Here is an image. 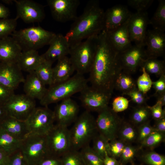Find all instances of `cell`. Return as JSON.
Wrapping results in <instances>:
<instances>
[{
    "instance_id": "35",
    "label": "cell",
    "mask_w": 165,
    "mask_h": 165,
    "mask_svg": "<svg viewBox=\"0 0 165 165\" xmlns=\"http://www.w3.org/2000/svg\"><path fill=\"white\" fill-rule=\"evenodd\" d=\"M85 165H104L103 159L89 145L80 151Z\"/></svg>"
},
{
    "instance_id": "26",
    "label": "cell",
    "mask_w": 165,
    "mask_h": 165,
    "mask_svg": "<svg viewBox=\"0 0 165 165\" xmlns=\"http://www.w3.org/2000/svg\"><path fill=\"white\" fill-rule=\"evenodd\" d=\"M57 61V64L53 68L52 85L68 79L72 76L75 71L74 67L68 56L62 57Z\"/></svg>"
},
{
    "instance_id": "13",
    "label": "cell",
    "mask_w": 165,
    "mask_h": 165,
    "mask_svg": "<svg viewBox=\"0 0 165 165\" xmlns=\"http://www.w3.org/2000/svg\"><path fill=\"white\" fill-rule=\"evenodd\" d=\"M80 93L79 99L86 110L98 112L108 107L112 95L97 90L88 85Z\"/></svg>"
},
{
    "instance_id": "7",
    "label": "cell",
    "mask_w": 165,
    "mask_h": 165,
    "mask_svg": "<svg viewBox=\"0 0 165 165\" xmlns=\"http://www.w3.org/2000/svg\"><path fill=\"white\" fill-rule=\"evenodd\" d=\"M46 135L29 134L22 141L20 149L28 165H37L48 155Z\"/></svg>"
},
{
    "instance_id": "57",
    "label": "cell",
    "mask_w": 165,
    "mask_h": 165,
    "mask_svg": "<svg viewBox=\"0 0 165 165\" xmlns=\"http://www.w3.org/2000/svg\"><path fill=\"white\" fill-rule=\"evenodd\" d=\"M157 97V101L160 103L162 106L165 105V92L158 95L156 96Z\"/></svg>"
},
{
    "instance_id": "4",
    "label": "cell",
    "mask_w": 165,
    "mask_h": 165,
    "mask_svg": "<svg viewBox=\"0 0 165 165\" xmlns=\"http://www.w3.org/2000/svg\"><path fill=\"white\" fill-rule=\"evenodd\" d=\"M97 132L96 119L90 112L86 110L78 117L69 130L70 149L80 151L89 145Z\"/></svg>"
},
{
    "instance_id": "45",
    "label": "cell",
    "mask_w": 165,
    "mask_h": 165,
    "mask_svg": "<svg viewBox=\"0 0 165 165\" xmlns=\"http://www.w3.org/2000/svg\"><path fill=\"white\" fill-rule=\"evenodd\" d=\"M137 141L141 144L154 130L153 127L150 125L149 121L138 126L137 129Z\"/></svg>"
},
{
    "instance_id": "49",
    "label": "cell",
    "mask_w": 165,
    "mask_h": 165,
    "mask_svg": "<svg viewBox=\"0 0 165 165\" xmlns=\"http://www.w3.org/2000/svg\"><path fill=\"white\" fill-rule=\"evenodd\" d=\"M162 107L161 104L157 101L154 105L148 106L151 116L156 120L165 116V109H163Z\"/></svg>"
},
{
    "instance_id": "2",
    "label": "cell",
    "mask_w": 165,
    "mask_h": 165,
    "mask_svg": "<svg viewBox=\"0 0 165 165\" xmlns=\"http://www.w3.org/2000/svg\"><path fill=\"white\" fill-rule=\"evenodd\" d=\"M105 12L97 1L88 2L82 13L77 16L64 35L70 47L104 30Z\"/></svg>"
},
{
    "instance_id": "15",
    "label": "cell",
    "mask_w": 165,
    "mask_h": 165,
    "mask_svg": "<svg viewBox=\"0 0 165 165\" xmlns=\"http://www.w3.org/2000/svg\"><path fill=\"white\" fill-rule=\"evenodd\" d=\"M17 19H21L26 23L39 22L45 16L43 7L31 0H15Z\"/></svg>"
},
{
    "instance_id": "50",
    "label": "cell",
    "mask_w": 165,
    "mask_h": 165,
    "mask_svg": "<svg viewBox=\"0 0 165 165\" xmlns=\"http://www.w3.org/2000/svg\"><path fill=\"white\" fill-rule=\"evenodd\" d=\"M152 86L155 90L154 96L156 97L165 92V74L161 75L158 80L152 82Z\"/></svg>"
},
{
    "instance_id": "20",
    "label": "cell",
    "mask_w": 165,
    "mask_h": 165,
    "mask_svg": "<svg viewBox=\"0 0 165 165\" xmlns=\"http://www.w3.org/2000/svg\"><path fill=\"white\" fill-rule=\"evenodd\" d=\"M145 46L148 58H157L163 55L165 49L164 32L154 29L147 30Z\"/></svg>"
},
{
    "instance_id": "36",
    "label": "cell",
    "mask_w": 165,
    "mask_h": 165,
    "mask_svg": "<svg viewBox=\"0 0 165 165\" xmlns=\"http://www.w3.org/2000/svg\"><path fill=\"white\" fill-rule=\"evenodd\" d=\"M61 159L62 165H85L79 151L70 149Z\"/></svg>"
},
{
    "instance_id": "54",
    "label": "cell",
    "mask_w": 165,
    "mask_h": 165,
    "mask_svg": "<svg viewBox=\"0 0 165 165\" xmlns=\"http://www.w3.org/2000/svg\"><path fill=\"white\" fill-rule=\"evenodd\" d=\"M104 165H120L116 158L106 154L103 159Z\"/></svg>"
},
{
    "instance_id": "16",
    "label": "cell",
    "mask_w": 165,
    "mask_h": 165,
    "mask_svg": "<svg viewBox=\"0 0 165 165\" xmlns=\"http://www.w3.org/2000/svg\"><path fill=\"white\" fill-rule=\"evenodd\" d=\"M149 24L146 11L132 14L129 21L128 29L130 40L135 44L145 46L148 25Z\"/></svg>"
},
{
    "instance_id": "21",
    "label": "cell",
    "mask_w": 165,
    "mask_h": 165,
    "mask_svg": "<svg viewBox=\"0 0 165 165\" xmlns=\"http://www.w3.org/2000/svg\"><path fill=\"white\" fill-rule=\"evenodd\" d=\"M47 50L42 55L45 60L53 64L69 55L70 47L64 35L56 34L49 44Z\"/></svg>"
},
{
    "instance_id": "59",
    "label": "cell",
    "mask_w": 165,
    "mask_h": 165,
    "mask_svg": "<svg viewBox=\"0 0 165 165\" xmlns=\"http://www.w3.org/2000/svg\"><path fill=\"white\" fill-rule=\"evenodd\" d=\"M3 1L2 2H4L6 3H7L8 4L11 3V2H12L11 1H11V0H3Z\"/></svg>"
},
{
    "instance_id": "29",
    "label": "cell",
    "mask_w": 165,
    "mask_h": 165,
    "mask_svg": "<svg viewBox=\"0 0 165 165\" xmlns=\"http://www.w3.org/2000/svg\"><path fill=\"white\" fill-rule=\"evenodd\" d=\"M130 74L121 70L116 79L114 89L122 92L123 95L137 87L136 82Z\"/></svg>"
},
{
    "instance_id": "27",
    "label": "cell",
    "mask_w": 165,
    "mask_h": 165,
    "mask_svg": "<svg viewBox=\"0 0 165 165\" xmlns=\"http://www.w3.org/2000/svg\"><path fill=\"white\" fill-rule=\"evenodd\" d=\"M43 59L37 50L22 51L16 64L21 71L29 73L35 71Z\"/></svg>"
},
{
    "instance_id": "37",
    "label": "cell",
    "mask_w": 165,
    "mask_h": 165,
    "mask_svg": "<svg viewBox=\"0 0 165 165\" xmlns=\"http://www.w3.org/2000/svg\"><path fill=\"white\" fill-rule=\"evenodd\" d=\"M93 150L103 159L106 154H108L109 142L99 134H97L93 138Z\"/></svg>"
},
{
    "instance_id": "23",
    "label": "cell",
    "mask_w": 165,
    "mask_h": 165,
    "mask_svg": "<svg viewBox=\"0 0 165 165\" xmlns=\"http://www.w3.org/2000/svg\"><path fill=\"white\" fill-rule=\"evenodd\" d=\"M22 52L19 45L12 37L0 39V62L16 63Z\"/></svg>"
},
{
    "instance_id": "44",
    "label": "cell",
    "mask_w": 165,
    "mask_h": 165,
    "mask_svg": "<svg viewBox=\"0 0 165 165\" xmlns=\"http://www.w3.org/2000/svg\"><path fill=\"white\" fill-rule=\"evenodd\" d=\"M123 95L130 97L132 101L138 106L146 105V102L148 98L147 94L140 91L137 87Z\"/></svg>"
},
{
    "instance_id": "55",
    "label": "cell",
    "mask_w": 165,
    "mask_h": 165,
    "mask_svg": "<svg viewBox=\"0 0 165 165\" xmlns=\"http://www.w3.org/2000/svg\"><path fill=\"white\" fill-rule=\"evenodd\" d=\"M10 12L8 8L0 3V19L8 18Z\"/></svg>"
},
{
    "instance_id": "41",
    "label": "cell",
    "mask_w": 165,
    "mask_h": 165,
    "mask_svg": "<svg viewBox=\"0 0 165 165\" xmlns=\"http://www.w3.org/2000/svg\"><path fill=\"white\" fill-rule=\"evenodd\" d=\"M143 161L148 165H165V157L154 152L146 153L142 157Z\"/></svg>"
},
{
    "instance_id": "5",
    "label": "cell",
    "mask_w": 165,
    "mask_h": 165,
    "mask_svg": "<svg viewBox=\"0 0 165 165\" xmlns=\"http://www.w3.org/2000/svg\"><path fill=\"white\" fill-rule=\"evenodd\" d=\"M98 35L70 47L69 57L76 73L83 75L89 73L95 53Z\"/></svg>"
},
{
    "instance_id": "48",
    "label": "cell",
    "mask_w": 165,
    "mask_h": 165,
    "mask_svg": "<svg viewBox=\"0 0 165 165\" xmlns=\"http://www.w3.org/2000/svg\"><path fill=\"white\" fill-rule=\"evenodd\" d=\"M6 165H28L20 149L9 155Z\"/></svg>"
},
{
    "instance_id": "33",
    "label": "cell",
    "mask_w": 165,
    "mask_h": 165,
    "mask_svg": "<svg viewBox=\"0 0 165 165\" xmlns=\"http://www.w3.org/2000/svg\"><path fill=\"white\" fill-rule=\"evenodd\" d=\"M135 126L132 123L122 121L118 134L119 139L127 144L137 141L138 130Z\"/></svg>"
},
{
    "instance_id": "19",
    "label": "cell",
    "mask_w": 165,
    "mask_h": 165,
    "mask_svg": "<svg viewBox=\"0 0 165 165\" xmlns=\"http://www.w3.org/2000/svg\"><path fill=\"white\" fill-rule=\"evenodd\" d=\"M25 79L16 63L0 62V84L14 90Z\"/></svg>"
},
{
    "instance_id": "30",
    "label": "cell",
    "mask_w": 165,
    "mask_h": 165,
    "mask_svg": "<svg viewBox=\"0 0 165 165\" xmlns=\"http://www.w3.org/2000/svg\"><path fill=\"white\" fill-rule=\"evenodd\" d=\"M52 65V64L45 60L43 57L42 61L35 71L42 82L46 85H48L49 86H51L53 83V68Z\"/></svg>"
},
{
    "instance_id": "24",
    "label": "cell",
    "mask_w": 165,
    "mask_h": 165,
    "mask_svg": "<svg viewBox=\"0 0 165 165\" xmlns=\"http://www.w3.org/2000/svg\"><path fill=\"white\" fill-rule=\"evenodd\" d=\"M0 127L11 136L20 140L30 134L25 121L8 116L0 121Z\"/></svg>"
},
{
    "instance_id": "52",
    "label": "cell",
    "mask_w": 165,
    "mask_h": 165,
    "mask_svg": "<svg viewBox=\"0 0 165 165\" xmlns=\"http://www.w3.org/2000/svg\"><path fill=\"white\" fill-rule=\"evenodd\" d=\"M37 165H62L61 157L48 155L43 158Z\"/></svg>"
},
{
    "instance_id": "18",
    "label": "cell",
    "mask_w": 165,
    "mask_h": 165,
    "mask_svg": "<svg viewBox=\"0 0 165 165\" xmlns=\"http://www.w3.org/2000/svg\"><path fill=\"white\" fill-rule=\"evenodd\" d=\"M132 14L126 6L122 5L108 9L105 12L104 30L108 32L117 28L127 22Z\"/></svg>"
},
{
    "instance_id": "43",
    "label": "cell",
    "mask_w": 165,
    "mask_h": 165,
    "mask_svg": "<svg viewBox=\"0 0 165 165\" xmlns=\"http://www.w3.org/2000/svg\"><path fill=\"white\" fill-rule=\"evenodd\" d=\"M137 149L134 147L127 144L126 145L121 153L120 157L121 165L131 162L136 156Z\"/></svg>"
},
{
    "instance_id": "1",
    "label": "cell",
    "mask_w": 165,
    "mask_h": 165,
    "mask_svg": "<svg viewBox=\"0 0 165 165\" xmlns=\"http://www.w3.org/2000/svg\"><path fill=\"white\" fill-rule=\"evenodd\" d=\"M119 53L109 42L104 30L98 35L97 48L89 72L91 86L99 91L112 94L116 77L121 70L118 62Z\"/></svg>"
},
{
    "instance_id": "56",
    "label": "cell",
    "mask_w": 165,
    "mask_h": 165,
    "mask_svg": "<svg viewBox=\"0 0 165 165\" xmlns=\"http://www.w3.org/2000/svg\"><path fill=\"white\" fill-rule=\"evenodd\" d=\"M9 156L6 152L0 149V165H6Z\"/></svg>"
},
{
    "instance_id": "6",
    "label": "cell",
    "mask_w": 165,
    "mask_h": 165,
    "mask_svg": "<svg viewBox=\"0 0 165 165\" xmlns=\"http://www.w3.org/2000/svg\"><path fill=\"white\" fill-rule=\"evenodd\" d=\"M55 34L38 26L15 30L11 35L23 51L37 50L49 45Z\"/></svg>"
},
{
    "instance_id": "47",
    "label": "cell",
    "mask_w": 165,
    "mask_h": 165,
    "mask_svg": "<svg viewBox=\"0 0 165 165\" xmlns=\"http://www.w3.org/2000/svg\"><path fill=\"white\" fill-rule=\"evenodd\" d=\"M153 1V0H129L127 1V3L137 12H142L146 11Z\"/></svg>"
},
{
    "instance_id": "34",
    "label": "cell",
    "mask_w": 165,
    "mask_h": 165,
    "mask_svg": "<svg viewBox=\"0 0 165 165\" xmlns=\"http://www.w3.org/2000/svg\"><path fill=\"white\" fill-rule=\"evenodd\" d=\"M142 66L144 68L146 71L149 74H153L160 76L165 74L164 62L156 58H147Z\"/></svg>"
},
{
    "instance_id": "8",
    "label": "cell",
    "mask_w": 165,
    "mask_h": 165,
    "mask_svg": "<svg viewBox=\"0 0 165 165\" xmlns=\"http://www.w3.org/2000/svg\"><path fill=\"white\" fill-rule=\"evenodd\" d=\"M46 138L48 155L61 157L71 149L67 127L55 124Z\"/></svg>"
},
{
    "instance_id": "60",
    "label": "cell",
    "mask_w": 165,
    "mask_h": 165,
    "mask_svg": "<svg viewBox=\"0 0 165 165\" xmlns=\"http://www.w3.org/2000/svg\"></svg>"
},
{
    "instance_id": "12",
    "label": "cell",
    "mask_w": 165,
    "mask_h": 165,
    "mask_svg": "<svg viewBox=\"0 0 165 165\" xmlns=\"http://www.w3.org/2000/svg\"><path fill=\"white\" fill-rule=\"evenodd\" d=\"M147 58L145 46L136 44L119 53L118 57L120 69L130 74L134 73L141 67Z\"/></svg>"
},
{
    "instance_id": "17",
    "label": "cell",
    "mask_w": 165,
    "mask_h": 165,
    "mask_svg": "<svg viewBox=\"0 0 165 165\" xmlns=\"http://www.w3.org/2000/svg\"><path fill=\"white\" fill-rule=\"evenodd\" d=\"M79 111L78 105L71 97L61 101L53 111L56 124L68 127L77 118Z\"/></svg>"
},
{
    "instance_id": "42",
    "label": "cell",
    "mask_w": 165,
    "mask_h": 165,
    "mask_svg": "<svg viewBox=\"0 0 165 165\" xmlns=\"http://www.w3.org/2000/svg\"><path fill=\"white\" fill-rule=\"evenodd\" d=\"M127 144L120 139H114L109 142L108 155L115 158L120 157L123 148Z\"/></svg>"
},
{
    "instance_id": "32",
    "label": "cell",
    "mask_w": 165,
    "mask_h": 165,
    "mask_svg": "<svg viewBox=\"0 0 165 165\" xmlns=\"http://www.w3.org/2000/svg\"><path fill=\"white\" fill-rule=\"evenodd\" d=\"M151 116L148 105H137L132 111L130 116L131 121L135 126H139L149 121Z\"/></svg>"
},
{
    "instance_id": "11",
    "label": "cell",
    "mask_w": 165,
    "mask_h": 165,
    "mask_svg": "<svg viewBox=\"0 0 165 165\" xmlns=\"http://www.w3.org/2000/svg\"><path fill=\"white\" fill-rule=\"evenodd\" d=\"M98 113L96 123L99 134L109 142L116 139L122 120L109 107Z\"/></svg>"
},
{
    "instance_id": "53",
    "label": "cell",
    "mask_w": 165,
    "mask_h": 165,
    "mask_svg": "<svg viewBox=\"0 0 165 165\" xmlns=\"http://www.w3.org/2000/svg\"><path fill=\"white\" fill-rule=\"evenodd\" d=\"M156 121L155 125L153 127L154 130L165 134V116Z\"/></svg>"
},
{
    "instance_id": "31",
    "label": "cell",
    "mask_w": 165,
    "mask_h": 165,
    "mask_svg": "<svg viewBox=\"0 0 165 165\" xmlns=\"http://www.w3.org/2000/svg\"><path fill=\"white\" fill-rule=\"evenodd\" d=\"M149 24L153 29L164 32L165 31V0H159L157 9L149 20Z\"/></svg>"
},
{
    "instance_id": "3",
    "label": "cell",
    "mask_w": 165,
    "mask_h": 165,
    "mask_svg": "<svg viewBox=\"0 0 165 165\" xmlns=\"http://www.w3.org/2000/svg\"><path fill=\"white\" fill-rule=\"evenodd\" d=\"M88 82L83 75L76 73L65 81L49 86L40 103L43 106L48 107L52 104L70 98L87 86Z\"/></svg>"
},
{
    "instance_id": "38",
    "label": "cell",
    "mask_w": 165,
    "mask_h": 165,
    "mask_svg": "<svg viewBox=\"0 0 165 165\" xmlns=\"http://www.w3.org/2000/svg\"><path fill=\"white\" fill-rule=\"evenodd\" d=\"M17 20L16 18L0 19V39L9 36L16 30Z\"/></svg>"
},
{
    "instance_id": "46",
    "label": "cell",
    "mask_w": 165,
    "mask_h": 165,
    "mask_svg": "<svg viewBox=\"0 0 165 165\" xmlns=\"http://www.w3.org/2000/svg\"><path fill=\"white\" fill-rule=\"evenodd\" d=\"M129 101L123 96L114 98L112 103V110L115 113L123 112L127 109L129 106Z\"/></svg>"
},
{
    "instance_id": "25",
    "label": "cell",
    "mask_w": 165,
    "mask_h": 165,
    "mask_svg": "<svg viewBox=\"0 0 165 165\" xmlns=\"http://www.w3.org/2000/svg\"><path fill=\"white\" fill-rule=\"evenodd\" d=\"M25 94L31 98L40 101L45 95L47 88L35 72L29 73L24 82Z\"/></svg>"
},
{
    "instance_id": "10",
    "label": "cell",
    "mask_w": 165,
    "mask_h": 165,
    "mask_svg": "<svg viewBox=\"0 0 165 165\" xmlns=\"http://www.w3.org/2000/svg\"><path fill=\"white\" fill-rule=\"evenodd\" d=\"M7 116L25 121L36 108L35 99L25 94H14L3 106Z\"/></svg>"
},
{
    "instance_id": "14",
    "label": "cell",
    "mask_w": 165,
    "mask_h": 165,
    "mask_svg": "<svg viewBox=\"0 0 165 165\" xmlns=\"http://www.w3.org/2000/svg\"><path fill=\"white\" fill-rule=\"evenodd\" d=\"M47 2L53 17L57 21H74L77 16L78 0H48Z\"/></svg>"
},
{
    "instance_id": "40",
    "label": "cell",
    "mask_w": 165,
    "mask_h": 165,
    "mask_svg": "<svg viewBox=\"0 0 165 165\" xmlns=\"http://www.w3.org/2000/svg\"><path fill=\"white\" fill-rule=\"evenodd\" d=\"M164 134L154 131L141 144V146L152 148L158 145L164 140Z\"/></svg>"
},
{
    "instance_id": "9",
    "label": "cell",
    "mask_w": 165,
    "mask_h": 165,
    "mask_svg": "<svg viewBox=\"0 0 165 165\" xmlns=\"http://www.w3.org/2000/svg\"><path fill=\"white\" fill-rule=\"evenodd\" d=\"M25 121L29 134L46 135L55 125L53 112L48 107H36Z\"/></svg>"
},
{
    "instance_id": "39",
    "label": "cell",
    "mask_w": 165,
    "mask_h": 165,
    "mask_svg": "<svg viewBox=\"0 0 165 165\" xmlns=\"http://www.w3.org/2000/svg\"><path fill=\"white\" fill-rule=\"evenodd\" d=\"M142 74L138 78L136 82V86L138 89L145 94L150 90L152 86V82L149 74L147 72L144 68L141 67Z\"/></svg>"
},
{
    "instance_id": "22",
    "label": "cell",
    "mask_w": 165,
    "mask_h": 165,
    "mask_svg": "<svg viewBox=\"0 0 165 165\" xmlns=\"http://www.w3.org/2000/svg\"><path fill=\"white\" fill-rule=\"evenodd\" d=\"M129 20L117 28L108 32L106 31L109 42L119 53L125 51L132 45L128 29Z\"/></svg>"
},
{
    "instance_id": "51",
    "label": "cell",
    "mask_w": 165,
    "mask_h": 165,
    "mask_svg": "<svg viewBox=\"0 0 165 165\" xmlns=\"http://www.w3.org/2000/svg\"><path fill=\"white\" fill-rule=\"evenodd\" d=\"M14 94V90L6 88L0 84V105L3 106Z\"/></svg>"
},
{
    "instance_id": "58",
    "label": "cell",
    "mask_w": 165,
    "mask_h": 165,
    "mask_svg": "<svg viewBox=\"0 0 165 165\" xmlns=\"http://www.w3.org/2000/svg\"><path fill=\"white\" fill-rule=\"evenodd\" d=\"M7 116L3 106L0 105V121Z\"/></svg>"
},
{
    "instance_id": "28",
    "label": "cell",
    "mask_w": 165,
    "mask_h": 165,
    "mask_svg": "<svg viewBox=\"0 0 165 165\" xmlns=\"http://www.w3.org/2000/svg\"><path fill=\"white\" fill-rule=\"evenodd\" d=\"M22 141L12 136L0 127V149L9 155L20 149Z\"/></svg>"
}]
</instances>
